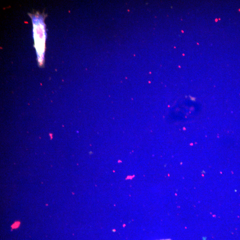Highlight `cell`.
<instances>
[{
    "mask_svg": "<svg viewBox=\"0 0 240 240\" xmlns=\"http://www.w3.org/2000/svg\"><path fill=\"white\" fill-rule=\"evenodd\" d=\"M20 224V223L19 222H15V223L12 225V228L13 229L16 228L18 227V226H19Z\"/></svg>",
    "mask_w": 240,
    "mask_h": 240,
    "instance_id": "1",
    "label": "cell"
}]
</instances>
